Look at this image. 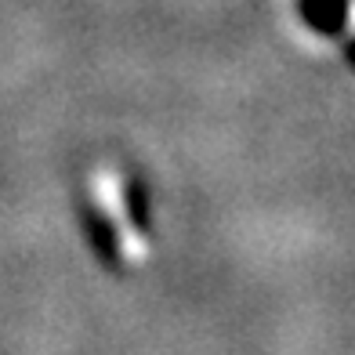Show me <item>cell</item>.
Masks as SVG:
<instances>
[{"label":"cell","instance_id":"obj_1","mask_svg":"<svg viewBox=\"0 0 355 355\" xmlns=\"http://www.w3.org/2000/svg\"><path fill=\"white\" fill-rule=\"evenodd\" d=\"M84 236H87V243H91V250H94V257L98 261H105L109 268H116L120 265V236H116V225H112L109 218H105V211L102 207H84Z\"/></svg>","mask_w":355,"mask_h":355},{"label":"cell","instance_id":"obj_2","mask_svg":"<svg viewBox=\"0 0 355 355\" xmlns=\"http://www.w3.org/2000/svg\"><path fill=\"white\" fill-rule=\"evenodd\" d=\"M297 11L304 26L322 37H337L348 26V0H297Z\"/></svg>","mask_w":355,"mask_h":355},{"label":"cell","instance_id":"obj_3","mask_svg":"<svg viewBox=\"0 0 355 355\" xmlns=\"http://www.w3.org/2000/svg\"><path fill=\"white\" fill-rule=\"evenodd\" d=\"M127 211H131V221H135L138 232H149L153 207H149V189L141 182H131V189H127Z\"/></svg>","mask_w":355,"mask_h":355}]
</instances>
